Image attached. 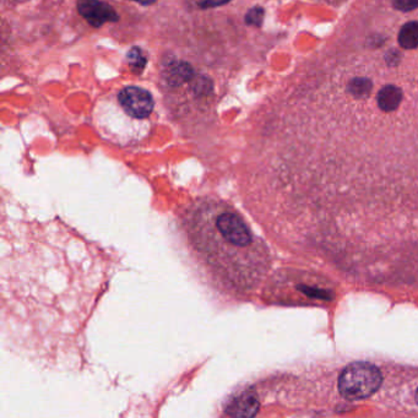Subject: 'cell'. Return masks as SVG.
Instances as JSON below:
<instances>
[{"label":"cell","instance_id":"13","mask_svg":"<svg viewBox=\"0 0 418 418\" xmlns=\"http://www.w3.org/2000/svg\"><path fill=\"white\" fill-rule=\"evenodd\" d=\"M231 0H199L197 4L202 9H209V8H216V6H221L223 4H227Z\"/></svg>","mask_w":418,"mask_h":418},{"label":"cell","instance_id":"8","mask_svg":"<svg viewBox=\"0 0 418 418\" xmlns=\"http://www.w3.org/2000/svg\"><path fill=\"white\" fill-rule=\"evenodd\" d=\"M398 43L405 50H413L418 47V21H411L398 34Z\"/></svg>","mask_w":418,"mask_h":418},{"label":"cell","instance_id":"3","mask_svg":"<svg viewBox=\"0 0 418 418\" xmlns=\"http://www.w3.org/2000/svg\"><path fill=\"white\" fill-rule=\"evenodd\" d=\"M119 104L134 118H146L153 112V99L146 90L129 86L118 95Z\"/></svg>","mask_w":418,"mask_h":418},{"label":"cell","instance_id":"12","mask_svg":"<svg viewBox=\"0 0 418 418\" xmlns=\"http://www.w3.org/2000/svg\"><path fill=\"white\" fill-rule=\"evenodd\" d=\"M393 4L398 11H411L418 8V0H393Z\"/></svg>","mask_w":418,"mask_h":418},{"label":"cell","instance_id":"5","mask_svg":"<svg viewBox=\"0 0 418 418\" xmlns=\"http://www.w3.org/2000/svg\"><path fill=\"white\" fill-rule=\"evenodd\" d=\"M377 99L379 109H383L384 112H393L401 104L403 91L393 85H388L379 91Z\"/></svg>","mask_w":418,"mask_h":418},{"label":"cell","instance_id":"7","mask_svg":"<svg viewBox=\"0 0 418 418\" xmlns=\"http://www.w3.org/2000/svg\"><path fill=\"white\" fill-rule=\"evenodd\" d=\"M192 76V67L187 63H174L166 69V81L172 86L183 84Z\"/></svg>","mask_w":418,"mask_h":418},{"label":"cell","instance_id":"10","mask_svg":"<svg viewBox=\"0 0 418 418\" xmlns=\"http://www.w3.org/2000/svg\"><path fill=\"white\" fill-rule=\"evenodd\" d=\"M127 58H128L129 65L133 69L134 73H138V74L143 73V70L145 69L146 63H148V60L144 55L143 50L137 48V47L132 48L129 50Z\"/></svg>","mask_w":418,"mask_h":418},{"label":"cell","instance_id":"11","mask_svg":"<svg viewBox=\"0 0 418 418\" xmlns=\"http://www.w3.org/2000/svg\"><path fill=\"white\" fill-rule=\"evenodd\" d=\"M264 20V11L261 8H253L246 15V22L248 25L261 26Z\"/></svg>","mask_w":418,"mask_h":418},{"label":"cell","instance_id":"14","mask_svg":"<svg viewBox=\"0 0 418 418\" xmlns=\"http://www.w3.org/2000/svg\"><path fill=\"white\" fill-rule=\"evenodd\" d=\"M134 1H138V3L144 4V6H150V4H153L156 0H134Z\"/></svg>","mask_w":418,"mask_h":418},{"label":"cell","instance_id":"1","mask_svg":"<svg viewBox=\"0 0 418 418\" xmlns=\"http://www.w3.org/2000/svg\"><path fill=\"white\" fill-rule=\"evenodd\" d=\"M189 241L212 272L237 290H249L269 265L266 248L226 202L202 199L186 217Z\"/></svg>","mask_w":418,"mask_h":418},{"label":"cell","instance_id":"6","mask_svg":"<svg viewBox=\"0 0 418 418\" xmlns=\"http://www.w3.org/2000/svg\"><path fill=\"white\" fill-rule=\"evenodd\" d=\"M259 403L254 395L244 393L241 398H237L228 407L227 414L230 416H254L258 412Z\"/></svg>","mask_w":418,"mask_h":418},{"label":"cell","instance_id":"2","mask_svg":"<svg viewBox=\"0 0 418 418\" xmlns=\"http://www.w3.org/2000/svg\"><path fill=\"white\" fill-rule=\"evenodd\" d=\"M383 379L378 365L365 361L354 362L340 372L337 391L341 398L349 401L365 400L378 393Z\"/></svg>","mask_w":418,"mask_h":418},{"label":"cell","instance_id":"9","mask_svg":"<svg viewBox=\"0 0 418 418\" xmlns=\"http://www.w3.org/2000/svg\"><path fill=\"white\" fill-rule=\"evenodd\" d=\"M372 91L370 80L364 78H356L349 84V92L356 99H365Z\"/></svg>","mask_w":418,"mask_h":418},{"label":"cell","instance_id":"15","mask_svg":"<svg viewBox=\"0 0 418 418\" xmlns=\"http://www.w3.org/2000/svg\"><path fill=\"white\" fill-rule=\"evenodd\" d=\"M414 403L417 405L418 407V386L417 389H416V391H414Z\"/></svg>","mask_w":418,"mask_h":418},{"label":"cell","instance_id":"4","mask_svg":"<svg viewBox=\"0 0 418 418\" xmlns=\"http://www.w3.org/2000/svg\"><path fill=\"white\" fill-rule=\"evenodd\" d=\"M80 15L94 27H101L106 22H116L119 16L112 6L101 0H78Z\"/></svg>","mask_w":418,"mask_h":418}]
</instances>
